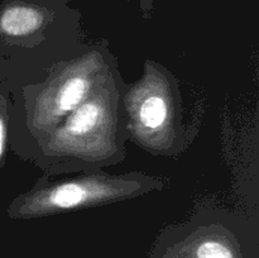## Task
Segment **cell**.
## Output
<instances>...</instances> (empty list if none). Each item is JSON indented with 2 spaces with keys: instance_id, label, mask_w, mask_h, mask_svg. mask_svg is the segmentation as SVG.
I'll list each match as a JSON object with an SVG mask.
<instances>
[{
  "instance_id": "1",
  "label": "cell",
  "mask_w": 259,
  "mask_h": 258,
  "mask_svg": "<svg viewBox=\"0 0 259 258\" xmlns=\"http://www.w3.org/2000/svg\"><path fill=\"white\" fill-rule=\"evenodd\" d=\"M124 86L118 62L77 109L38 142L27 162L47 177L104 169L123 162L129 142Z\"/></svg>"
},
{
  "instance_id": "2",
  "label": "cell",
  "mask_w": 259,
  "mask_h": 258,
  "mask_svg": "<svg viewBox=\"0 0 259 258\" xmlns=\"http://www.w3.org/2000/svg\"><path fill=\"white\" fill-rule=\"evenodd\" d=\"M70 0H4L0 4V83L10 93L43 80L88 40Z\"/></svg>"
},
{
  "instance_id": "3",
  "label": "cell",
  "mask_w": 259,
  "mask_h": 258,
  "mask_svg": "<svg viewBox=\"0 0 259 258\" xmlns=\"http://www.w3.org/2000/svg\"><path fill=\"white\" fill-rule=\"evenodd\" d=\"M115 63L110 43L101 38L86 43L43 80L12 91L8 147L27 162L38 142L91 95Z\"/></svg>"
},
{
  "instance_id": "4",
  "label": "cell",
  "mask_w": 259,
  "mask_h": 258,
  "mask_svg": "<svg viewBox=\"0 0 259 258\" xmlns=\"http://www.w3.org/2000/svg\"><path fill=\"white\" fill-rule=\"evenodd\" d=\"M129 142L154 157L177 158L190 148L200 120H189L179 78L147 58L142 76L124 86Z\"/></svg>"
},
{
  "instance_id": "5",
  "label": "cell",
  "mask_w": 259,
  "mask_h": 258,
  "mask_svg": "<svg viewBox=\"0 0 259 258\" xmlns=\"http://www.w3.org/2000/svg\"><path fill=\"white\" fill-rule=\"evenodd\" d=\"M66 179L40 176L32 187L18 195L7 209L13 220H33L71 211L106 206L138 199L169 187L171 179L143 171L113 175L104 169L80 172Z\"/></svg>"
},
{
  "instance_id": "6",
  "label": "cell",
  "mask_w": 259,
  "mask_h": 258,
  "mask_svg": "<svg viewBox=\"0 0 259 258\" xmlns=\"http://www.w3.org/2000/svg\"><path fill=\"white\" fill-rule=\"evenodd\" d=\"M147 258H259L257 220L205 205L162 229Z\"/></svg>"
},
{
  "instance_id": "7",
  "label": "cell",
  "mask_w": 259,
  "mask_h": 258,
  "mask_svg": "<svg viewBox=\"0 0 259 258\" xmlns=\"http://www.w3.org/2000/svg\"><path fill=\"white\" fill-rule=\"evenodd\" d=\"M13 108L12 93L5 85L0 83V171L5 163V153L8 147V131H9V119Z\"/></svg>"
},
{
  "instance_id": "8",
  "label": "cell",
  "mask_w": 259,
  "mask_h": 258,
  "mask_svg": "<svg viewBox=\"0 0 259 258\" xmlns=\"http://www.w3.org/2000/svg\"><path fill=\"white\" fill-rule=\"evenodd\" d=\"M144 19H149L154 9V0H136Z\"/></svg>"
}]
</instances>
